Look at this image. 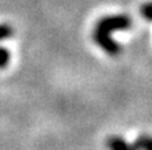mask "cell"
Masks as SVG:
<instances>
[{"instance_id":"obj_1","label":"cell","mask_w":152,"mask_h":150,"mask_svg":"<svg viewBox=\"0 0 152 150\" xmlns=\"http://www.w3.org/2000/svg\"><path fill=\"white\" fill-rule=\"evenodd\" d=\"M131 27V20L127 15H115V16H105V17L100 19L96 24L97 29H102L105 32H112V31H123V29H128Z\"/></svg>"},{"instance_id":"obj_2","label":"cell","mask_w":152,"mask_h":150,"mask_svg":"<svg viewBox=\"0 0 152 150\" xmlns=\"http://www.w3.org/2000/svg\"><path fill=\"white\" fill-rule=\"evenodd\" d=\"M94 40L102 49H104L110 56H118L121 52V47L111 37L110 32L102 31L95 28L94 31Z\"/></svg>"},{"instance_id":"obj_3","label":"cell","mask_w":152,"mask_h":150,"mask_svg":"<svg viewBox=\"0 0 152 150\" xmlns=\"http://www.w3.org/2000/svg\"><path fill=\"white\" fill-rule=\"evenodd\" d=\"M105 145H107V148L110 150H136V148L134 145H129L128 142H126L119 136H111V137H108Z\"/></svg>"},{"instance_id":"obj_4","label":"cell","mask_w":152,"mask_h":150,"mask_svg":"<svg viewBox=\"0 0 152 150\" xmlns=\"http://www.w3.org/2000/svg\"><path fill=\"white\" fill-rule=\"evenodd\" d=\"M136 150H150V137L148 136H140L134 144Z\"/></svg>"},{"instance_id":"obj_5","label":"cell","mask_w":152,"mask_h":150,"mask_svg":"<svg viewBox=\"0 0 152 150\" xmlns=\"http://www.w3.org/2000/svg\"><path fill=\"white\" fill-rule=\"evenodd\" d=\"M8 61H10V52H8V49L0 47V69L5 68Z\"/></svg>"},{"instance_id":"obj_6","label":"cell","mask_w":152,"mask_h":150,"mask_svg":"<svg viewBox=\"0 0 152 150\" xmlns=\"http://www.w3.org/2000/svg\"><path fill=\"white\" fill-rule=\"evenodd\" d=\"M12 28L8 24H0V40L8 39L10 36H12Z\"/></svg>"},{"instance_id":"obj_7","label":"cell","mask_w":152,"mask_h":150,"mask_svg":"<svg viewBox=\"0 0 152 150\" xmlns=\"http://www.w3.org/2000/svg\"><path fill=\"white\" fill-rule=\"evenodd\" d=\"M140 12L145 17V20H150L151 19V3H144L140 7Z\"/></svg>"}]
</instances>
